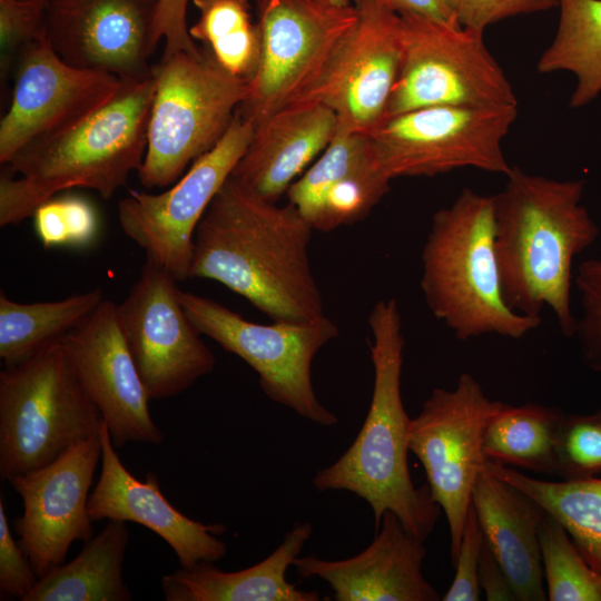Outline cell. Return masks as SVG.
Wrapping results in <instances>:
<instances>
[{
  "label": "cell",
  "instance_id": "obj_1",
  "mask_svg": "<svg viewBox=\"0 0 601 601\" xmlns=\"http://www.w3.org/2000/svg\"><path fill=\"white\" fill-rule=\"evenodd\" d=\"M313 227L292 205L259 196L230 176L199 221L190 278L215 280L274 322L322 318L308 247Z\"/></svg>",
  "mask_w": 601,
  "mask_h": 601
},
{
  "label": "cell",
  "instance_id": "obj_2",
  "mask_svg": "<svg viewBox=\"0 0 601 601\" xmlns=\"http://www.w3.org/2000/svg\"><path fill=\"white\" fill-rule=\"evenodd\" d=\"M493 195L494 248L502 294L515 312L541 317L549 307L560 331L573 337L571 307L574 258L600 229L581 204L584 180H555L512 166Z\"/></svg>",
  "mask_w": 601,
  "mask_h": 601
},
{
  "label": "cell",
  "instance_id": "obj_3",
  "mask_svg": "<svg viewBox=\"0 0 601 601\" xmlns=\"http://www.w3.org/2000/svg\"><path fill=\"white\" fill-rule=\"evenodd\" d=\"M117 93L73 127L33 141L6 166L0 178V226L32 217L46 200L71 188L109 199L138 173L147 149L154 75L120 79Z\"/></svg>",
  "mask_w": 601,
  "mask_h": 601
},
{
  "label": "cell",
  "instance_id": "obj_4",
  "mask_svg": "<svg viewBox=\"0 0 601 601\" xmlns=\"http://www.w3.org/2000/svg\"><path fill=\"white\" fill-rule=\"evenodd\" d=\"M368 325L374 385L367 415L352 445L315 474L313 485L318 491H348L365 500L373 511L375 530L383 515L392 512L411 534L425 541L442 510L428 485L415 487L410 475L411 418L401 391L405 339L397 302L378 300Z\"/></svg>",
  "mask_w": 601,
  "mask_h": 601
},
{
  "label": "cell",
  "instance_id": "obj_5",
  "mask_svg": "<svg viewBox=\"0 0 601 601\" xmlns=\"http://www.w3.org/2000/svg\"><path fill=\"white\" fill-rule=\"evenodd\" d=\"M494 235L493 196L470 188L432 217L420 285L431 313L460 341L485 334L519 339L541 324L506 304Z\"/></svg>",
  "mask_w": 601,
  "mask_h": 601
},
{
  "label": "cell",
  "instance_id": "obj_6",
  "mask_svg": "<svg viewBox=\"0 0 601 601\" xmlns=\"http://www.w3.org/2000/svg\"><path fill=\"white\" fill-rule=\"evenodd\" d=\"M152 75L147 149L137 173L149 189L174 184L213 149L248 95V80L223 68L206 47L162 55Z\"/></svg>",
  "mask_w": 601,
  "mask_h": 601
},
{
  "label": "cell",
  "instance_id": "obj_7",
  "mask_svg": "<svg viewBox=\"0 0 601 601\" xmlns=\"http://www.w3.org/2000/svg\"><path fill=\"white\" fill-rule=\"evenodd\" d=\"M104 420L60 339L0 373V477L42 467L96 435Z\"/></svg>",
  "mask_w": 601,
  "mask_h": 601
},
{
  "label": "cell",
  "instance_id": "obj_8",
  "mask_svg": "<svg viewBox=\"0 0 601 601\" xmlns=\"http://www.w3.org/2000/svg\"><path fill=\"white\" fill-rule=\"evenodd\" d=\"M402 60L385 119L424 107L518 106L481 30L420 14H400Z\"/></svg>",
  "mask_w": 601,
  "mask_h": 601
},
{
  "label": "cell",
  "instance_id": "obj_9",
  "mask_svg": "<svg viewBox=\"0 0 601 601\" xmlns=\"http://www.w3.org/2000/svg\"><path fill=\"white\" fill-rule=\"evenodd\" d=\"M260 55L237 112L256 126L298 104L322 79L358 12L324 0H257Z\"/></svg>",
  "mask_w": 601,
  "mask_h": 601
},
{
  "label": "cell",
  "instance_id": "obj_10",
  "mask_svg": "<svg viewBox=\"0 0 601 601\" xmlns=\"http://www.w3.org/2000/svg\"><path fill=\"white\" fill-rule=\"evenodd\" d=\"M191 323L225 351L240 357L258 375L267 397L318 425L329 427L337 416L315 394L312 364L319 349L336 338L338 327L328 317L303 323L259 324L223 304L178 289Z\"/></svg>",
  "mask_w": 601,
  "mask_h": 601
},
{
  "label": "cell",
  "instance_id": "obj_11",
  "mask_svg": "<svg viewBox=\"0 0 601 601\" xmlns=\"http://www.w3.org/2000/svg\"><path fill=\"white\" fill-rule=\"evenodd\" d=\"M516 117L518 106L424 107L385 119L368 136L391 179L466 167L506 176L502 141Z\"/></svg>",
  "mask_w": 601,
  "mask_h": 601
},
{
  "label": "cell",
  "instance_id": "obj_12",
  "mask_svg": "<svg viewBox=\"0 0 601 601\" xmlns=\"http://www.w3.org/2000/svg\"><path fill=\"white\" fill-rule=\"evenodd\" d=\"M491 400L470 373L452 390L436 387L411 418L408 450L424 467L433 501L444 512L454 563L476 480L487 459L483 435L502 406Z\"/></svg>",
  "mask_w": 601,
  "mask_h": 601
},
{
  "label": "cell",
  "instance_id": "obj_13",
  "mask_svg": "<svg viewBox=\"0 0 601 601\" xmlns=\"http://www.w3.org/2000/svg\"><path fill=\"white\" fill-rule=\"evenodd\" d=\"M255 125L238 112L219 142L159 194L131 189L118 203L122 231L177 282L190 278L194 235L246 151Z\"/></svg>",
  "mask_w": 601,
  "mask_h": 601
},
{
  "label": "cell",
  "instance_id": "obj_14",
  "mask_svg": "<svg viewBox=\"0 0 601 601\" xmlns=\"http://www.w3.org/2000/svg\"><path fill=\"white\" fill-rule=\"evenodd\" d=\"M177 280L146 258L140 275L117 305L118 319L151 400L176 396L216 364L178 297Z\"/></svg>",
  "mask_w": 601,
  "mask_h": 601
},
{
  "label": "cell",
  "instance_id": "obj_15",
  "mask_svg": "<svg viewBox=\"0 0 601 601\" xmlns=\"http://www.w3.org/2000/svg\"><path fill=\"white\" fill-rule=\"evenodd\" d=\"M120 86L114 75L68 65L45 33L19 56L11 104L0 121V162L7 165L29 144L85 120Z\"/></svg>",
  "mask_w": 601,
  "mask_h": 601
},
{
  "label": "cell",
  "instance_id": "obj_16",
  "mask_svg": "<svg viewBox=\"0 0 601 601\" xmlns=\"http://www.w3.org/2000/svg\"><path fill=\"white\" fill-rule=\"evenodd\" d=\"M100 459L98 432L53 462L9 482L23 503L13 524L18 542L39 578L65 563L75 541L92 538L88 500Z\"/></svg>",
  "mask_w": 601,
  "mask_h": 601
},
{
  "label": "cell",
  "instance_id": "obj_17",
  "mask_svg": "<svg viewBox=\"0 0 601 601\" xmlns=\"http://www.w3.org/2000/svg\"><path fill=\"white\" fill-rule=\"evenodd\" d=\"M158 0H48L46 37L68 65L136 80L152 76Z\"/></svg>",
  "mask_w": 601,
  "mask_h": 601
},
{
  "label": "cell",
  "instance_id": "obj_18",
  "mask_svg": "<svg viewBox=\"0 0 601 601\" xmlns=\"http://www.w3.org/2000/svg\"><path fill=\"white\" fill-rule=\"evenodd\" d=\"M60 344L115 447L161 443L164 435L150 415V398L124 336L117 304L104 299Z\"/></svg>",
  "mask_w": 601,
  "mask_h": 601
},
{
  "label": "cell",
  "instance_id": "obj_19",
  "mask_svg": "<svg viewBox=\"0 0 601 601\" xmlns=\"http://www.w3.org/2000/svg\"><path fill=\"white\" fill-rule=\"evenodd\" d=\"M355 8L354 28L298 104H321L336 115L338 127L370 135L385 120L400 72L401 16L375 7Z\"/></svg>",
  "mask_w": 601,
  "mask_h": 601
},
{
  "label": "cell",
  "instance_id": "obj_20",
  "mask_svg": "<svg viewBox=\"0 0 601 601\" xmlns=\"http://www.w3.org/2000/svg\"><path fill=\"white\" fill-rule=\"evenodd\" d=\"M101 472L88 500L92 521L102 519L134 522L159 535L176 553L183 568L216 562L227 553L218 538L224 524H204L179 512L161 493L154 473L135 477L115 451L107 424L99 430Z\"/></svg>",
  "mask_w": 601,
  "mask_h": 601
},
{
  "label": "cell",
  "instance_id": "obj_21",
  "mask_svg": "<svg viewBox=\"0 0 601 601\" xmlns=\"http://www.w3.org/2000/svg\"><path fill=\"white\" fill-rule=\"evenodd\" d=\"M371 544L344 560L297 556L302 579L319 578L336 601H437L440 594L422 572L426 549L392 512H386Z\"/></svg>",
  "mask_w": 601,
  "mask_h": 601
},
{
  "label": "cell",
  "instance_id": "obj_22",
  "mask_svg": "<svg viewBox=\"0 0 601 601\" xmlns=\"http://www.w3.org/2000/svg\"><path fill=\"white\" fill-rule=\"evenodd\" d=\"M391 180L370 136L337 126L328 146L286 195L314 230L326 233L365 218L390 191Z\"/></svg>",
  "mask_w": 601,
  "mask_h": 601
},
{
  "label": "cell",
  "instance_id": "obj_23",
  "mask_svg": "<svg viewBox=\"0 0 601 601\" xmlns=\"http://www.w3.org/2000/svg\"><path fill=\"white\" fill-rule=\"evenodd\" d=\"M337 126L336 115L321 104L280 109L255 126L231 176L277 203L328 146Z\"/></svg>",
  "mask_w": 601,
  "mask_h": 601
},
{
  "label": "cell",
  "instance_id": "obj_24",
  "mask_svg": "<svg viewBox=\"0 0 601 601\" xmlns=\"http://www.w3.org/2000/svg\"><path fill=\"white\" fill-rule=\"evenodd\" d=\"M483 534L520 601H544L539 528L545 511L514 485L484 467L472 494Z\"/></svg>",
  "mask_w": 601,
  "mask_h": 601
},
{
  "label": "cell",
  "instance_id": "obj_25",
  "mask_svg": "<svg viewBox=\"0 0 601 601\" xmlns=\"http://www.w3.org/2000/svg\"><path fill=\"white\" fill-rule=\"evenodd\" d=\"M313 532L308 522L296 523L283 542L260 562L226 572L211 562L180 568L161 579L167 601H318V592L298 589L286 579Z\"/></svg>",
  "mask_w": 601,
  "mask_h": 601
},
{
  "label": "cell",
  "instance_id": "obj_26",
  "mask_svg": "<svg viewBox=\"0 0 601 601\" xmlns=\"http://www.w3.org/2000/svg\"><path fill=\"white\" fill-rule=\"evenodd\" d=\"M127 522L108 520L80 553L43 577L24 601H129L122 564L129 541Z\"/></svg>",
  "mask_w": 601,
  "mask_h": 601
},
{
  "label": "cell",
  "instance_id": "obj_27",
  "mask_svg": "<svg viewBox=\"0 0 601 601\" xmlns=\"http://www.w3.org/2000/svg\"><path fill=\"white\" fill-rule=\"evenodd\" d=\"M484 469L532 497L556 519L594 570L601 572V479L545 481L486 461Z\"/></svg>",
  "mask_w": 601,
  "mask_h": 601
},
{
  "label": "cell",
  "instance_id": "obj_28",
  "mask_svg": "<svg viewBox=\"0 0 601 601\" xmlns=\"http://www.w3.org/2000/svg\"><path fill=\"white\" fill-rule=\"evenodd\" d=\"M558 6L556 32L536 69L573 73L577 83L569 104L580 108L601 92V0H558Z\"/></svg>",
  "mask_w": 601,
  "mask_h": 601
},
{
  "label": "cell",
  "instance_id": "obj_29",
  "mask_svg": "<svg viewBox=\"0 0 601 601\" xmlns=\"http://www.w3.org/2000/svg\"><path fill=\"white\" fill-rule=\"evenodd\" d=\"M564 412L526 403L502 404L483 435L489 461L554 476L555 446Z\"/></svg>",
  "mask_w": 601,
  "mask_h": 601
},
{
  "label": "cell",
  "instance_id": "obj_30",
  "mask_svg": "<svg viewBox=\"0 0 601 601\" xmlns=\"http://www.w3.org/2000/svg\"><path fill=\"white\" fill-rule=\"evenodd\" d=\"M101 288L40 303H18L0 293V358L17 364L59 341L104 300Z\"/></svg>",
  "mask_w": 601,
  "mask_h": 601
},
{
  "label": "cell",
  "instance_id": "obj_31",
  "mask_svg": "<svg viewBox=\"0 0 601 601\" xmlns=\"http://www.w3.org/2000/svg\"><path fill=\"white\" fill-rule=\"evenodd\" d=\"M199 12L189 28L193 40L208 48L230 73L253 77L260 55V31L250 17L248 0H193Z\"/></svg>",
  "mask_w": 601,
  "mask_h": 601
},
{
  "label": "cell",
  "instance_id": "obj_32",
  "mask_svg": "<svg viewBox=\"0 0 601 601\" xmlns=\"http://www.w3.org/2000/svg\"><path fill=\"white\" fill-rule=\"evenodd\" d=\"M539 541L548 600L601 601V572L591 568L550 514L540 524Z\"/></svg>",
  "mask_w": 601,
  "mask_h": 601
},
{
  "label": "cell",
  "instance_id": "obj_33",
  "mask_svg": "<svg viewBox=\"0 0 601 601\" xmlns=\"http://www.w3.org/2000/svg\"><path fill=\"white\" fill-rule=\"evenodd\" d=\"M32 219L37 237L45 249L89 247L100 230L95 206L77 195L49 198L35 210Z\"/></svg>",
  "mask_w": 601,
  "mask_h": 601
},
{
  "label": "cell",
  "instance_id": "obj_34",
  "mask_svg": "<svg viewBox=\"0 0 601 601\" xmlns=\"http://www.w3.org/2000/svg\"><path fill=\"white\" fill-rule=\"evenodd\" d=\"M601 475V408L591 414L564 413L555 446L554 476L583 480Z\"/></svg>",
  "mask_w": 601,
  "mask_h": 601
},
{
  "label": "cell",
  "instance_id": "obj_35",
  "mask_svg": "<svg viewBox=\"0 0 601 601\" xmlns=\"http://www.w3.org/2000/svg\"><path fill=\"white\" fill-rule=\"evenodd\" d=\"M573 284L580 294L581 315L577 319V338L584 363L601 373V258L581 262Z\"/></svg>",
  "mask_w": 601,
  "mask_h": 601
},
{
  "label": "cell",
  "instance_id": "obj_36",
  "mask_svg": "<svg viewBox=\"0 0 601 601\" xmlns=\"http://www.w3.org/2000/svg\"><path fill=\"white\" fill-rule=\"evenodd\" d=\"M48 0H0L1 75L31 43L46 33Z\"/></svg>",
  "mask_w": 601,
  "mask_h": 601
},
{
  "label": "cell",
  "instance_id": "obj_37",
  "mask_svg": "<svg viewBox=\"0 0 601 601\" xmlns=\"http://www.w3.org/2000/svg\"><path fill=\"white\" fill-rule=\"evenodd\" d=\"M483 544V534L471 504L459 548L453 563L455 574L443 595L444 601H477L480 597L479 563Z\"/></svg>",
  "mask_w": 601,
  "mask_h": 601
},
{
  "label": "cell",
  "instance_id": "obj_38",
  "mask_svg": "<svg viewBox=\"0 0 601 601\" xmlns=\"http://www.w3.org/2000/svg\"><path fill=\"white\" fill-rule=\"evenodd\" d=\"M39 577L8 522L6 505L0 499V591L1 597L24 599L37 584Z\"/></svg>",
  "mask_w": 601,
  "mask_h": 601
},
{
  "label": "cell",
  "instance_id": "obj_39",
  "mask_svg": "<svg viewBox=\"0 0 601 601\" xmlns=\"http://www.w3.org/2000/svg\"><path fill=\"white\" fill-rule=\"evenodd\" d=\"M451 6L459 24L484 31L505 18L551 9L558 0H451Z\"/></svg>",
  "mask_w": 601,
  "mask_h": 601
},
{
  "label": "cell",
  "instance_id": "obj_40",
  "mask_svg": "<svg viewBox=\"0 0 601 601\" xmlns=\"http://www.w3.org/2000/svg\"><path fill=\"white\" fill-rule=\"evenodd\" d=\"M189 0H158L155 35L156 40L164 39L162 55L178 51L196 53L199 47L189 35L186 13Z\"/></svg>",
  "mask_w": 601,
  "mask_h": 601
},
{
  "label": "cell",
  "instance_id": "obj_41",
  "mask_svg": "<svg viewBox=\"0 0 601 601\" xmlns=\"http://www.w3.org/2000/svg\"><path fill=\"white\" fill-rule=\"evenodd\" d=\"M479 584L486 600H516L505 572L484 539L479 563Z\"/></svg>",
  "mask_w": 601,
  "mask_h": 601
},
{
  "label": "cell",
  "instance_id": "obj_42",
  "mask_svg": "<svg viewBox=\"0 0 601 601\" xmlns=\"http://www.w3.org/2000/svg\"><path fill=\"white\" fill-rule=\"evenodd\" d=\"M354 6L375 7L397 14H420L445 21L456 20L451 0H354Z\"/></svg>",
  "mask_w": 601,
  "mask_h": 601
},
{
  "label": "cell",
  "instance_id": "obj_43",
  "mask_svg": "<svg viewBox=\"0 0 601 601\" xmlns=\"http://www.w3.org/2000/svg\"><path fill=\"white\" fill-rule=\"evenodd\" d=\"M324 1H327V2H331V3H334V4H339V6L351 4L349 0H324Z\"/></svg>",
  "mask_w": 601,
  "mask_h": 601
}]
</instances>
